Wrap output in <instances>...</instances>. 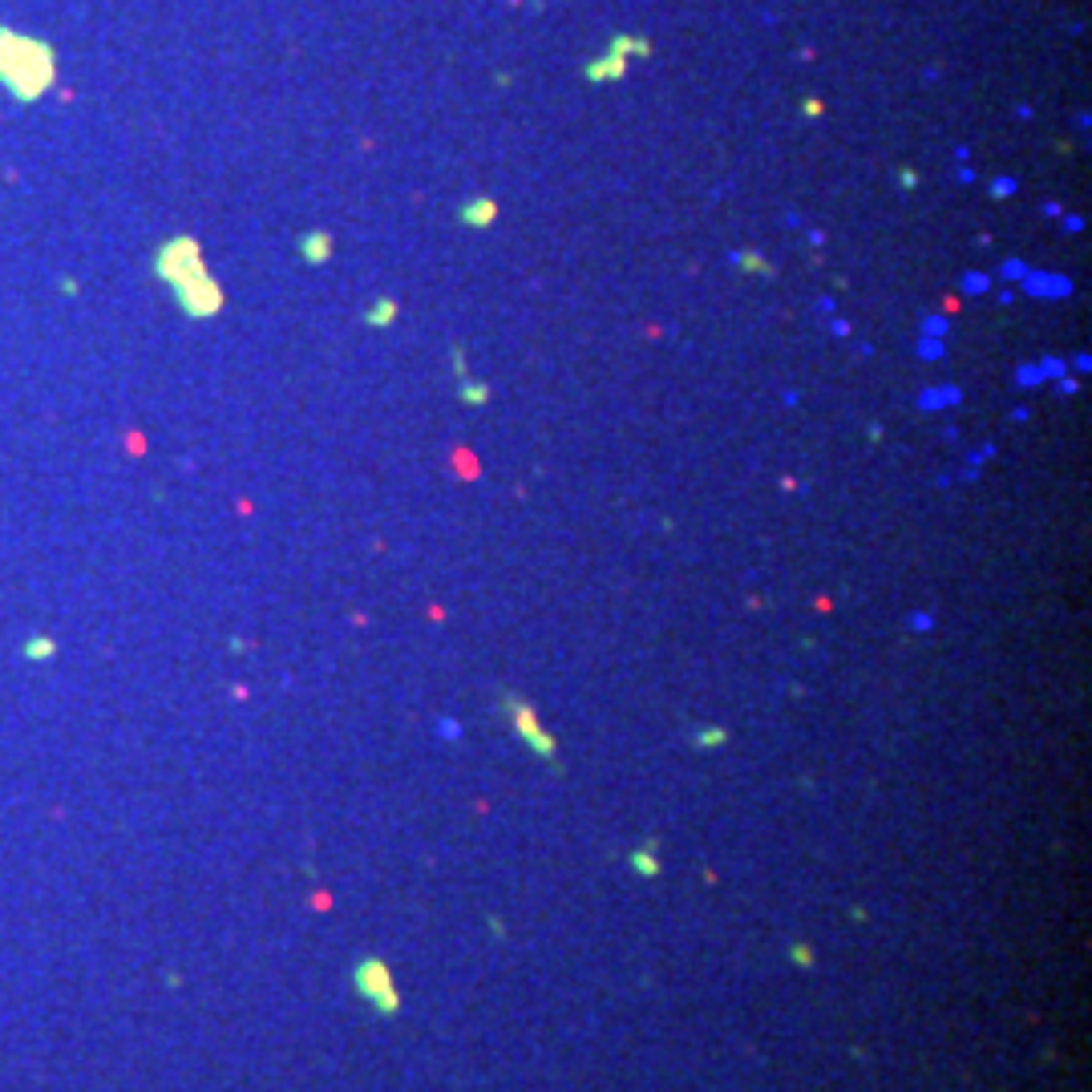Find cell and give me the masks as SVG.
Instances as JSON below:
<instances>
[{
  "instance_id": "obj_9",
  "label": "cell",
  "mask_w": 1092,
  "mask_h": 1092,
  "mask_svg": "<svg viewBox=\"0 0 1092 1092\" xmlns=\"http://www.w3.org/2000/svg\"><path fill=\"white\" fill-rule=\"evenodd\" d=\"M397 300H376L373 308H365V324L369 328H389V324H397Z\"/></svg>"
},
{
  "instance_id": "obj_6",
  "label": "cell",
  "mask_w": 1092,
  "mask_h": 1092,
  "mask_svg": "<svg viewBox=\"0 0 1092 1092\" xmlns=\"http://www.w3.org/2000/svg\"><path fill=\"white\" fill-rule=\"evenodd\" d=\"M296 251H300L304 263L324 267V263L332 259V235H328V231H304V235L296 239Z\"/></svg>"
},
{
  "instance_id": "obj_10",
  "label": "cell",
  "mask_w": 1092,
  "mask_h": 1092,
  "mask_svg": "<svg viewBox=\"0 0 1092 1092\" xmlns=\"http://www.w3.org/2000/svg\"><path fill=\"white\" fill-rule=\"evenodd\" d=\"M53 652H57V644H53L49 635H29V639H25V655H29V659H37V664H41V659H49Z\"/></svg>"
},
{
  "instance_id": "obj_3",
  "label": "cell",
  "mask_w": 1092,
  "mask_h": 1092,
  "mask_svg": "<svg viewBox=\"0 0 1092 1092\" xmlns=\"http://www.w3.org/2000/svg\"><path fill=\"white\" fill-rule=\"evenodd\" d=\"M356 992L369 999L373 1007H380V1011H397V987H393V975H389V967L380 963V959H365L360 967H356Z\"/></svg>"
},
{
  "instance_id": "obj_2",
  "label": "cell",
  "mask_w": 1092,
  "mask_h": 1092,
  "mask_svg": "<svg viewBox=\"0 0 1092 1092\" xmlns=\"http://www.w3.org/2000/svg\"><path fill=\"white\" fill-rule=\"evenodd\" d=\"M57 81V49L45 37L0 25V86L21 105H32Z\"/></svg>"
},
{
  "instance_id": "obj_11",
  "label": "cell",
  "mask_w": 1092,
  "mask_h": 1092,
  "mask_svg": "<svg viewBox=\"0 0 1092 1092\" xmlns=\"http://www.w3.org/2000/svg\"><path fill=\"white\" fill-rule=\"evenodd\" d=\"M741 267H745L749 276H752V272H757V276H765V280L773 276V267H769V259H765V255H757V251H745V255H741Z\"/></svg>"
},
{
  "instance_id": "obj_14",
  "label": "cell",
  "mask_w": 1092,
  "mask_h": 1092,
  "mask_svg": "<svg viewBox=\"0 0 1092 1092\" xmlns=\"http://www.w3.org/2000/svg\"><path fill=\"white\" fill-rule=\"evenodd\" d=\"M801 110H806V118H821V101H813V97L801 105Z\"/></svg>"
},
{
  "instance_id": "obj_8",
  "label": "cell",
  "mask_w": 1092,
  "mask_h": 1092,
  "mask_svg": "<svg viewBox=\"0 0 1092 1092\" xmlns=\"http://www.w3.org/2000/svg\"><path fill=\"white\" fill-rule=\"evenodd\" d=\"M458 397H462V405H486L490 397H494V389L490 384H482V380H469V376H458Z\"/></svg>"
},
{
  "instance_id": "obj_12",
  "label": "cell",
  "mask_w": 1092,
  "mask_h": 1092,
  "mask_svg": "<svg viewBox=\"0 0 1092 1092\" xmlns=\"http://www.w3.org/2000/svg\"><path fill=\"white\" fill-rule=\"evenodd\" d=\"M899 183H903V187H906V190H910V187H918V174H914V170H910V166H906L903 174H899Z\"/></svg>"
},
{
  "instance_id": "obj_4",
  "label": "cell",
  "mask_w": 1092,
  "mask_h": 1092,
  "mask_svg": "<svg viewBox=\"0 0 1092 1092\" xmlns=\"http://www.w3.org/2000/svg\"><path fill=\"white\" fill-rule=\"evenodd\" d=\"M506 712H510V720H514V732L531 745L538 757H555L559 752V745L551 741V732H542V724H538V717H534V708L526 704V700H518V696H506Z\"/></svg>"
},
{
  "instance_id": "obj_5",
  "label": "cell",
  "mask_w": 1092,
  "mask_h": 1092,
  "mask_svg": "<svg viewBox=\"0 0 1092 1092\" xmlns=\"http://www.w3.org/2000/svg\"><path fill=\"white\" fill-rule=\"evenodd\" d=\"M631 53L648 57V53H652V45H648L644 37H615V41H611V57H607V61H591V65H587V77H591V81H615V77H624L627 57H631Z\"/></svg>"
},
{
  "instance_id": "obj_7",
  "label": "cell",
  "mask_w": 1092,
  "mask_h": 1092,
  "mask_svg": "<svg viewBox=\"0 0 1092 1092\" xmlns=\"http://www.w3.org/2000/svg\"><path fill=\"white\" fill-rule=\"evenodd\" d=\"M494 218H498V203H494V198H466V203L458 207V223H462V227H473V231L494 227Z\"/></svg>"
},
{
  "instance_id": "obj_1",
  "label": "cell",
  "mask_w": 1092,
  "mask_h": 1092,
  "mask_svg": "<svg viewBox=\"0 0 1092 1092\" xmlns=\"http://www.w3.org/2000/svg\"><path fill=\"white\" fill-rule=\"evenodd\" d=\"M154 276L174 291L179 308H183L190 320H211V316L223 312V287H218L215 276L207 272V259H203L198 239H190V235L166 239V243L154 251Z\"/></svg>"
},
{
  "instance_id": "obj_13",
  "label": "cell",
  "mask_w": 1092,
  "mask_h": 1092,
  "mask_svg": "<svg viewBox=\"0 0 1092 1092\" xmlns=\"http://www.w3.org/2000/svg\"><path fill=\"white\" fill-rule=\"evenodd\" d=\"M635 866H639V870H644V874L659 870V866H652V858H648V854H635Z\"/></svg>"
}]
</instances>
